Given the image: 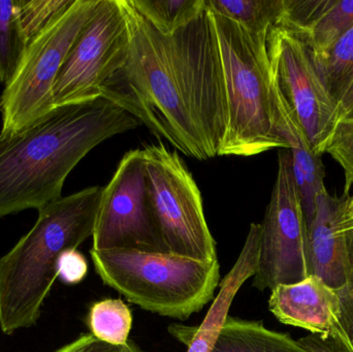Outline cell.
<instances>
[{
  "instance_id": "cell-1",
  "label": "cell",
  "mask_w": 353,
  "mask_h": 352,
  "mask_svg": "<svg viewBox=\"0 0 353 352\" xmlns=\"http://www.w3.org/2000/svg\"><path fill=\"white\" fill-rule=\"evenodd\" d=\"M121 1L130 28V53L103 97L119 103L183 154L197 161L219 156L228 105L209 8L205 6L194 20L165 35L130 0Z\"/></svg>"
},
{
  "instance_id": "cell-2",
  "label": "cell",
  "mask_w": 353,
  "mask_h": 352,
  "mask_svg": "<svg viewBox=\"0 0 353 352\" xmlns=\"http://www.w3.org/2000/svg\"><path fill=\"white\" fill-rule=\"evenodd\" d=\"M140 121L107 97L56 107L12 134H0V219L61 198L64 182L101 143Z\"/></svg>"
},
{
  "instance_id": "cell-3",
  "label": "cell",
  "mask_w": 353,
  "mask_h": 352,
  "mask_svg": "<svg viewBox=\"0 0 353 352\" xmlns=\"http://www.w3.org/2000/svg\"><path fill=\"white\" fill-rule=\"evenodd\" d=\"M103 187L61 196L39 209L32 229L0 258V330L12 335L34 327L57 279L62 252L92 237Z\"/></svg>"
},
{
  "instance_id": "cell-4",
  "label": "cell",
  "mask_w": 353,
  "mask_h": 352,
  "mask_svg": "<svg viewBox=\"0 0 353 352\" xmlns=\"http://www.w3.org/2000/svg\"><path fill=\"white\" fill-rule=\"evenodd\" d=\"M210 12L219 43L228 105V127L219 156L288 150L278 130L268 39Z\"/></svg>"
},
{
  "instance_id": "cell-5",
  "label": "cell",
  "mask_w": 353,
  "mask_h": 352,
  "mask_svg": "<svg viewBox=\"0 0 353 352\" xmlns=\"http://www.w3.org/2000/svg\"><path fill=\"white\" fill-rule=\"evenodd\" d=\"M95 272L107 287L151 313L187 320L214 299L220 284L217 260L139 250H90Z\"/></svg>"
},
{
  "instance_id": "cell-6",
  "label": "cell",
  "mask_w": 353,
  "mask_h": 352,
  "mask_svg": "<svg viewBox=\"0 0 353 352\" xmlns=\"http://www.w3.org/2000/svg\"><path fill=\"white\" fill-rule=\"evenodd\" d=\"M99 0H74L25 50L20 64L0 95L2 127L12 134L54 109L53 86L60 68Z\"/></svg>"
},
{
  "instance_id": "cell-7",
  "label": "cell",
  "mask_w": 353,
  "mask_h": 352,
  "mask_svg": "<svg viewBox=\"0 0 353 352\" xmlns=\"http://www.w3.org/2000/svg\"><path fill=\"white\" fill-rule=\"evenodd\" d=\"M153 217L169 253L192 260H217L201 191L176 151L163 143L142 149Z\"/></svg>"
},
{
  "instance_id": "cell-8",
  "label": "cell",
  "mask_w": 353,
  "mask_h": 352,
  "mask_svg": "<svg viewBox=\"0 0 353 352\" xmlns=\"http://www.w3.org/2000/svg\"><path fill=\"white\" fill-rule=\"evenodd\" d=\"M130 43L121 0H99L54 83V107L103 97L125 66Z\"/></svg>"
},
{
  "instance_id": "cell-9",
  "label": "cell",
  "mask_w": 353,
  "mask_h": 352,
  "mask_svg": "<svg viewBox=\"0 0 353 352\" xmlns=\"http://www.w3.org/2000/svg\"><path fill=\"white\" fill-rule=\"evenodd\" d=\"M309 276V227L286 149L279 152L277 177L261 223L259 266L252 284L261 291H272Z\"/></svg>"
},
{
  "instance_id": "cell-10",
  "label": "cell",
  "mask_w": 353,
  "mask_h": 352,
  "mask_svg": "<svg viewBox=\"0 0 353 352\" xmlns=\"http://www.w3.org/2000/svg\"><path fill=\"white\" fill-rule=\"evenodd\" d=\"M272 76L302 126L315 154H325L339 121L337 105L317 70L304 39L283 27L268 37Z\"/></svg>"
},
{
  "instance_id": "cell-11",
  "label": "cell",
  "mask_w": 353,
  "mask_h": 352,
  "mask_svg": "<svg viewBox=\"0 0 353 352\" xmlns=\"http://www.w3.org/2000/svg\"><path fill=\"white\" fill-rule=\"evenodd\" d=\"M91 249L167 253L149 202L142 149L128 151L103 187Z\"/></svg>"
},
{
  "instance_id": "cell-12",
  "label": "cell",
  "mask_w": 353,
  "mask_h": 352,
  "mask_svg": "<svg viewBox=\"0 0 353 352\" xmlns=\"http://www.w3.org/2000/svg\"><path fill=\"white\" fill-rule=\"evenodd\" d=\"M269 309L282 324L309 331L341 352H353L341 324L338 291L319 277L272 289Z\"/></svg>"
},
{
  "instance_id": "cell-13",
  "label": "cell",
  "mask_w": 353,
  "mask_h": 352,
  "mask_svg": "<svg viewBox=\"0 0 353 352\" xmlns=\"http://www.w3.org/2000/svg\"><path fill=\"white\" fill-rule=\"evenodd\" d=\"M350 198L346 192L332 196L325 188L317 196L316 212L309 227L311 276L337 291L350 282V238L341 227Z\"/></svg>"
},
{
  "instance_id": "cell-14",
  "label": "cell",
  "mask_w": 353,
  "mask_h": 352,
  "mask_svg": "<svg viewBox=\"0 0 353 352\" xmlns=\"http://www.w3.org/2000/svg\"><path fill=\"white\" fill-rule=\"evenodd\" d=\"M273 96L280 136L286 141L292 156V175L298 187L308 227L316 212V198L325 186V169L321 156L315 154L288 101L280 92L273 76Z\"/></svg>"
},
{
  "instance_id": "cell-15",
  "label": "cell",
  "mask_w": 353,
  "mask_h": 352,
  "mask_svg": "<svg viewBox=\"0 0 353 352\" xmlns=\"http://www.w3.org/2000/svg\"><path fill=\"white\" fill-rule=\"evenodd\" d=\"M261 223H251L246 241L234 267L219 284V293L214 300L199 328L188 329L185 344L186 352H212L216 340L228 318L232 301L241 287L256 274L259 266Z\"/></svg>"
},
{
  "instance_id": "cell-16",
  "label": "cell",
  "mask_w": 353,
  "mask_h": 352,
  "mask_svg": "<svg viewBox=\"0 0 353 352\" xmlns=\"http://www.w3.org/2000/svg\"><path fill=\"white\" fill-rule=\"evenodd\" d=\"M212 352H312L288 333L275 332L263 322L228 315Z\"/></svg>"
},
{
  "instance_id": "cell-17",
  "label": "cell",
  "mask_w": 353,
  "mask_h": 352,
  "mask_svg": "<svg viewBox=\"0 0 353 352\" xmlns=\"http://www.w3.org/2000/svg\"><path fill=\"white\" fill-rule=\"evenodd\" d=\"M314 61L340 118H353V27Z\"/></svg>"
},
{
  "instance_id": "cell-18",
  "label": "cell",
  "mask_w": 353,
  "mask_h": 352,
  "mask_svg": "<svg viewBox=\"0 0 353 352\" xmlns=\"http://www.w3.org/2000/svg\"><path fill=\"white\" fill-rule=\"evenodd\" d=\"M205 6L255 37L267 39L281 22L284 0H205Z\"/></svg>"
},
{
  "instance_id": "cell-19",
  "label": "cell",
  "mask_w": 353,
  "mask_h": 352,
  "mask_svg": "<svg viewBox=\"0 0 353 352\" xmlns=\"http://www.w3.org/2000/svg\"><path fill=\"white\" fill-rule=\"evenodd\" d=\"M353 27V0H323L308 28L300 35L313 58L325 55L330 48Z\"/></svg>"
},
{
  "instance_id": "cell-20",
  "label": "cell",
  "mask_w": 353,
  "mask_h": 352,
  "mask_svg": "<svg viewBox=\"0 0 353 352\" xmlns=\"http://www.w3.org/2000/svg\"><path fill=\"white\" fill-rule=\"evenodd\" d=\"M132 313L121 299H103L89 308L87 326L99 341L114 346H125L130 341Z\"/></svg>"
},
{
  "instance_id": "cell-21",
  "label": "cell",
  "mask_w": 353,
  "mask_h": 352,
  "mask_svg": "<svg viewBox=\"0 0 353 352\" xmlns=\"http://www.w3.org/2000/svg\"><path fill=\"white\" fill-rule=\"evenodd\" d=\"M132 6L159 32L171 35L194 20L205 0H130Z\"/></svg>"
},
{
  "instance_id": "cell-22",
  "label": "cell",
  "mask_w": 353,
  "mask_h": 352,
  "mask_svg": "<svg viewBox=\"0 0 353 352\" xmlns=\"http://www.w3.org/2000/svg\"><path fill=\"white\" fill-rule=\"evenodd\" d=\"M27 45L17 18L16 0H0V83L14 76Z\"/></svg>"
},
{
  "instance_id": "cell-23",
  "label": "cell",
  "mask_w": 353,
  "mask_h": 352,
  "mask_svg": "<svg viewBox=\"0 0 353 352\" xmlns=\"http://www.w3.org/2000/svg\"><path fill=\"white\" fill-rule=\"evenodd\" d=\"M74 0H16L17 18L25 43L39 37Z\"/></svg>"
},
{
  "instance_id": "cell-24",
  "label": "cell",
  "mask_w": 353,
  "mask_h": 352,
  "mask_svg": "<svg viewBox=\"0 0 353 352\" xmlns=\"http://www.w3.org/2000/svg\"><path fill=\"white\" fill-rule=\"evenodd\" d=\"M325 153L331 155L343 169L344 192L353 187V118H340L327 143Z\"/></svg>"
},
{
  "instance_id": "cell-25",
  "label": "cell",
  "mask_w": 353,
  "mask_h": 352,
  "mask_svg": "<svg viewBox=\"0 0 353 352\" xmlns=\"http://www.w3.org/2000/svg\"><path fill=\"white\" fill-rule=\"evenodd\" d=\"M88 273V264L78 249L62 252L56 265V275L66 285H77L84 280Z\"/></svg>"
},
{
  "instance_id": "cell-26",
  "label": "cell",
  "mask_w": 353,
  "mask_h": 352,
  "mask_svg": "<svg viewBox=\"0 0 353 352\" xmlns=\"http://www.w3.org/2000/svg\"><path fill=\"white\" fill-rule=\"evenodd\" d=\"M134 342L125 346H114L99 341L91 334H82L76 340L54 352H140Z\"/></svg>"
},
{
  "instance_id": "cell-27",
  "label": "cell",
  "mask_w": 353,
  "mask_h": 352,
  "mask_svg": "<svg viewBox=\"0 0 353 352\" xmlns=\"http://www.w3.org/2000/svg\"><path fill=\"white\" fill-rule=\"evenodd\" d=\"M341 324L353 346V284L338 289Z\"/></svg>"
},
{
  "instance_id": "cell-28",
  "label": "cell",
  "mask_w": 353,
  "mask_h": 352,
  "mask_svg": "<svg viewBox=\"0 0 353 352\" xmlns=\"http://www.w3.org/2000/svg\"><path fill=\"white\" fill-rule=\"evenodd\" d=\"M298 342L312 352H341L333 343L327 342L316 335L311 334L303 337Z\"/></svg>"
},
{
  "instance_id": "cell-29",
  "label": "cell",
  "mask_w": 353,
  "mask_h": 352,
  "mask_svg": "<svg viewBox=\"0 0 353 352\" xmlns=\"http://www.w3.org/2000/svg\"><path fill=\"white\" fill-rule=\"evenodd\" d=\"M350 238V275L348 284H353V229L347 231Z\"/></svg>"
},
{
  "instance_id": "cell-30",
  "label": "cell",
  "mask_w": 353,
  "mask_h": 352,
  "mask_svg": "<svg viewBox=\"0 0 353 352\" xmlns=\"http://www.w3.org/2000/svg\"><path fill=\"white\" fill-rule=\"evenodd\" d=\"M342 229L345 231H352L353 229V215L352 216L345 217L344 220L342 221Z\"/></svg>"
},
{
  "instance_id": "cell-31",
  "label": "cell",
  "mask_w": 353,
  "mask_h": 352,
  "mask_svg": "<svg viewBox=\"0 0 353 352\" xmlns=\"http://www.w3.org/2000/svg\"><path fill=\"white\" fill-rule=\"evenodd\" d=\"M353 215V196H350V203H348L347 213L345 217L352 216Z\"/></svg>"
},
{
  "instance_id": "cell-32",
  "label": "cell",
  "mask_w": 353,
  "mask_h": 352,
  "mask_svg": "<svg viewBox=\"0 0 353 352\" xmlns=\"http://www.w3.org/2000/svg\"><path fill=\"white\" fill-rule=\"evenodd\" d=\"M141 352V351H140Z\"/></svg>"
}]
</instances>
